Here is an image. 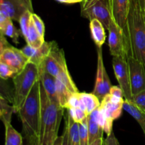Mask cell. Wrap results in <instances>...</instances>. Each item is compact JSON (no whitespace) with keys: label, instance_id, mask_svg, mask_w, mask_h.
I'll return each mask as SVG.
<instances>
[{"label":"cell","instance_id":"6da1fadb","mask_svg":"<svg viewBox=\"0 0 145 145\" xmlns=\"http://www.w3.org/2000/svg\"><path fill=\"white\" fill-rule=\"evenodd\" d=\"M17 114L22 124L25 145H38L41 127L40 81L34 85Z\"/></svg>","mask_w":145,"mask_h":145},{"label":"cell","instance_id":"7a4b0ae2","mask_svg":"<svg viewBox=\"0 0 145 145\" xmlns=\"http://www.w3.org/2000/svg\"><path fill=\"white\" fill-rule=\"evenodd\" d=\"M129 55L135 57L145 67V2L130 0L127 18Z\"/></svg>","mask_w":145,"mask_h":145},{"label":"cell","instance_id":"3957f363","mask_svg":"<svg viewBox=\"0 0 145 145\" xmlns=\"http://www.w3.org/2000/svg\"><path fill=\"white\" fill-rule=\"evenodd\" d=\"M40 102L41 127L38 145H53L58 137L65 108L50 99L41 82Z\"/></svg>","mask_w":145,"mask_h":145},{"label":"cell","instance_id":"277c9868","mask_svg":"<svg viewBox=\"0 0 145 145\" xmlns=\"http://www.w3.org/2000/svg\"><path fill=\"white\" fill-rule=\"evenodd\" d=\"M40 79L39 67L32 62H28L21 72L13 77L14 102L12 106L16 113L23 106L33 86Z\"/></svg>","mask_w":145,"mask_h":145},{"label":"cell","instance_id":"5b68a950","mask_svg":"<svg viewBox=\"0 0 145 145\" xmlns=\"http://www.w3.org/2000/svg\"><path fill=\"white\" fill-rule=\"evenodd\" d=\"M81 15L89 21L94 18L99 20L108 30L113 21L111 0H84Z\"/></svg>","mask_w":145,"mask_h":145},{"label":"cell","instance_id":"8992f818","mask_svg":"<svg viewBox=\"0 0 145 145\" xmlns=\"http://www.w3.org/2000/svg\"><path fill=\"white\" fill-rule=\"evenodd\" d=\"M5 35L1 34L0 41V61L9 65L15 70L16 73L21 72L30 62L29 59L22 52L8 43Z\"/></svg>","mask_w":145,"mask_h":145},{"label":"cell","instance_id":"52a82bcc","mask_svg":"<svg viewBox=\"0 0 145 145\" xmlns=\"http://www.w3.org/2000/svg\"><path fill=\"white\" fill-rule=\"evenodd\" d=\"M39 69L40 72L45 71L55 77H57L64 72H69L65 52L63 50L58 47L56 42L52 50L39 67Z\"/></svg>","mask_w":145,"mask_h":145},{"label":"cell","instance_id":"ba28073f","mask_svg":"<svg viewBox=\"0 0 145 145\" xmlns=\"http://www.w3.org/2000/svg\"><path fill=\"white\" fill-rule=\"evenodd\" d=\"M108 46L113 57L121 56L127 58L129 45L123 30L113 20L108 28Z\"/></svg>","mask_w":145,"mask_h":145},{"label":"cell","instance_id":"9c48e42d","mask_svg":"<svg viewBox=\"0 0 145 145\" xmlns=\"http://www.w3.org/2000/svg\"><path fill=\"white\" fill-rule=\"evenodd\" d=\"M112 64L119 86L123 91L125 100L131 101L133 95L127 58L121 56H114L112 59Z\"/></svg>","mask_w":145,"mask_h":145},{"label":"cell","instance_id":"30bf717a","mask_svg":"<svg viewBox=\"0 0 145 145\" xmlns=\"http://www.w3.org/2000/svg\"><path fill=\"white\" fill-rule=\"evenodd\" d=\"M97 72H96L94 88L92 93H94L101 101L105 96L110 93L112 85L103 64V52H102V48L101 47H97Z\"/></svg>","mask_w":145,"mask_h":145},{"label":"cell","instance_id":"8fae6325","mask_svg":"<svg viewBox=\"0 0 145 145\" xmlns=\"http://www.w3.org/2000/svg\"><path fill=\"white\" fill-rule=\"evenodd\" d=\"M33 12L31 0H0V16L19 21L26 11Z\"/></svg>","mask_w":145,"mask_h":145},{"label":"cell","instance_id":"7c38bea8","mask_svg":"<svg viewBox=\"0 0 145 145\" xmlns=\"http://www.w3.org/2000/svg\"><path fill=\"white\" fill-rule=\"evenodd\" d=\"M127 61L133 96L145 90V67L139 59L132 55H128Z\"/></svg>","mask_w":145,"mask_h":145},{"label":"cell","instance_id":"4fadbf2b","mask_svg":"<svg viewBox=\"0 0 145 145\" xmlns=\"http://www.w3.org/2000/svg\"><path fill=\"white\" fill-rule=\"evenodd\" d=\"M56 88L59 103L65 109L71 96L79 92L69 72H64L57 76Z\"/></svg>","mask_w":145,"mask_h":145},{"label":"cell","instance_id":"5bb4252c","mask_svg":"<svg viewBox=\"0 0 145 145\" xmlns=\"http://www.w3.org/2000/svg\"><path fill=\"white\" fill-rule=\"evenodd\" d=\"M55 43V41H51V42L45 41L43 44L38 48H33L31 45L27 44L21 49V50L29 59L30 62L35 64L38 67H40L47 56L52 50Z\"/></svg>","mask_w":145,"mask_h":145},{"label":"cell","instance_id":"9a60e30c","mask_svg":"<svg viewBox=\"0 0 145 145\" xmlns=\"http://www.w3.org/2000/svg\"><path fill=\"white\" fill-rule=\"evenodd\" d=\"M129 2H130V0H111L113 20L123 30L128 42V45L127 18L129 8ZM129 50H130V48H129Z\"/></svg>","mask_w":145,"mask_h":145},{"label":"cell","instance_id":"2e32d148","mask_svg":"<svg viewBox=\"0 0 145 145\" xmlns=\"http://www.w3.org/2000/svg\"><path fill=\"white\" fill-rule=\"evenodd\" d=\"M88 131H89V145H103V127L99 125L95 116L94 112L88 116Z\"/></svg>","mask_w":145,"mask_h":145},{"label":"cell","instance_id":"e0dca14e","mask_svg":"<svg viewBox=\"0 0 145 145\" xmlns=\"http://www.w3.org/2000/svg\"><path fill=\"white\" fill-rule=\"evenodd\" d=\"M123 103H114L110 100L108 94L101 101V106L99 107L109 118L115 120L121 116L123 110Z\"/></svg>","mask_w":145,"mask_h":145},{"label":"cell","instance_id":"ac0fdd59","mask_svg":"<svg viewBox=\"0 0 145 145\" xmlns=\"http://www.w3.org/2000/svg\"><path fill=\"white\" fill-rule=\"evenodd\" d=\"M40 81L50 99L55 103H59L57 93L56 77L50 74L49 73L45 72V71H42L40 72Z\"/></svg>","mask_w":145,"mask_h":145},{"label":"cell","instance_id":"d6986e66","mask_svg":"<svg viewBox=\"0 0 145 145\" xmlns=\"http://www.w3.org/2000/svg\"><path fill=\"white\" fill-rule=\"evenodd\" d=\"M10 18L0 16V31L1 34L9 37L16 44L18 43L19 37L22 36L21 30H18Z\"/></svg>","mask_w":145,"mask_h":145},{"label":"cell","instance_id":"ffe728a7","mask_svg":"<svg viewBox=\"0 0 145 145\" xmlns=\"http://www.w3.org/2000/svg\"><path fill=\"white\" fill-rule=\"evenodd\" d=\"M89 28L91 31L92 39L94 41L96 47L102 48L106 40V35L105 27L99 20L94 18L90 21Z\"/></svg>","mask_w":145,"mask_h":145},{"label":"cell","instance_id":"44dd1931","mask_svg":"<svg viewBox=\"0 0 145 145\" xmlns=\"http://www.w3.org/2000/svg\"><path fill=\"white\" fill-rule=\"evenodd\" d=\"M79 96L82 102L81 108L83 109L88 116L101 106V101L94 93L79 92Z\"/></svg>","mask_w":145,"mask_h":145},{"label":"cell","instance_id":"7402d4cb","mask_svg":"<svg viewBox=\"0 0 145 145\" xmlns=\"http://www.w3.org/2000/svg\"><path fill=\"white\" fill-rule=\"evenodd\" d=\"M123 110L136 120L141 127L145 135V112L137 107L132 101L125 100L123 103Z\"/></svg>","mask_w":145,"mask_h":145},{"label":"cell","instance_id":"603a6c76","mask_svg":"<svg viewBox=\"0 0 145 145\" xmlns=\"http://www.w3.org/2000/svg\"><path fill=\"white\" fill-rule=\"evenodd\" d=\"M64 117L67 119L68 123V130H69V137L70 145H80L79 123H76L72 119L67 110Z\"/></svg>","mask_w":145,"mask_h":145},{"label":"cell","instance_id":"cb8c5ba5","mask_svg":"<svg viewBox=\"0 0 145 145\" xmlns=\"http://www.w3.org/2000/svg\"><path fill=\"white\" fill-rule=\"evenodd\" d=\"M25 40L27 44L35 48H40L45 41V39L42 38L38 33V31L35 28V26L34 25L32 18H31V23H30L29 27H28V33H27Z\"/></svg>","mask_w":145,"mask_h":145},{"label":"cell","instance_id":"d4e9b609","mask_svg":"<svg viewBox=\"0 0 145 145\" xmlns=\"http://www.w3.org/2000/svg\"><path fill=\"white\" fill-rule=\"evenodd\" d=\"M5 144L4 145H24V139L18 132L14 128L11 124L6 125Z\"/></svg>","mask_w":145,"mask_h":145},{"label":"cell","instance_id":"484cf974","mask_svg":"<svg viewBox=\"0 0 145 145\" xmlns=\"http://www.w3.org/2000/svg\"><path fill=\"white\" fill-rule=\"evenodd\" d=\"M93 112L95 113V116H96L98 123L103 127L104 133H106L107 136L109 135L113 132V123L114 120L109 118L105 114L104 112L100 108V107L98 108Z\"/></svg>","mask_w":145,"mask_h":145},{"label":"cell","instance_id":"4316f807","mask_svg":"<svg viewBox=\"0 0 145 145\" xmlns=\"http://www.w3.org/2000/svg\"><path fill=\"white\" fill-rule=\"evenodd\" d=\"M0 118H1V121L3 122L4 125L11 123V116L13 113H15L14 111V106H11L8 105L7 100L5 98L1 96L0 99Z\"/></svg>","mask_w":145,"mask_h":145},{"label":"cell","instance_id":"83f0119b","mask_svg":"<svg viewBox=\"0 0 145 145\" xmlns=\"http://www.w3.org/2000/svg\"><path fill=\"white\" fill-rule=\"evenodd\" d=\"M32 14L33 12L31 11H26L21 16L20 18L19 23L20 24V30H21L22 36L25 38L26 37L27 33H28V27H29L30 23H31V18H32Z\"/></svg>","mask_w":145,"mask_h":145},{"label":"cell","instance_id":"f1b7e54d","mask_svg":"<svg viewBox=\"0 0 145 145\" xmlns=\"http://www.w3.org/2000/svg\"><path fill=\"white\" fill-rule=\"evenodd\" d=\"M80 145H89V131H88V117L79 123Z\"/></svg>","mask_w":145,"mask_h":145},{"label":"cell","instance_id":"f546056e","mask_svg":"<svg viewBox=\"0 0 145 145\" xmlns=\"http://www.w3.org/2000/svg\"><path fill=\"white\" fill-rule=\"evenodd\" d=\"M67 110L69 111V115L72 119L77 123H81L88 117V115L86 114V112L81 108H67Z\"/></svg>","mask_w":145,"mask_h":145},{"label":"cell","instance_id":"4dcf8cb0","mask_svg":"<svg viewBox=\"0 0 145 145\" xmlns=\"http://www.w3.org/2000/svg\"><path fill=\"white\" fill-rule=\"evenodd\" d=\"M16 74L15 70L9 65L0 61V77L2 80H7L8 78L14 77Z\"/></svg>","mask_w":145,"mask_h":145},{"label":"cell","instance_id":"1f68e13d","mask_svg":"<svg viewBox=\"0 0 145 145\" xmlns=\"http://www.w3.org/2000/svg\"><path fill=\"white\" fill-rule=\"evenodd\" d=\"M32 19L38 33L42 38L45 39V25H44L42 20L35 13L32 14Z\"/></svg>","mask_w":145,"mask_h":145},{"label":"cell","instance_id":"d6a6232c","mask_svg":"<svg viewBox=\"0 0 145 145\" xmlns=\"http://www.w3.org/2000/svg\"><path fill=\"white\" fill-rule=\"evenodd\" d=\"M131 101L137 107L145 112V90L133 96Z\"/></svg>","mask_w":145,"mask_h":145},{"label":"cell","instance_id":"836d02e7","mask_svg":"<svg viewBox=\"0 0 145 145\" xmlns=\"http://www.w3.org/2000/svg\"><path fill=\"white\" fill-rule=\"evenodd\" d=\"M81 107H82V102H81L80 96H79V92H78V93H74L72 96H71L67 103L65 109Z\"/></svg>","mask_w":145,"mask_h":145},{"label":"cell","instance_id":"e575fe53","mask_svg":"<svg viewBox=\"0 0 145 145\" xmlns=\"http://www.w3.org/2000/svg\"><path fill=\"white\" fill-rule=\"evenodd\" d=\"M65 118V117H64ZM62 145H70L69 137V130H68V123L67 119L65 118V129L62 135Z\"/></svg>","mask_w":145,"mask_h":145},{"label":"cell","instance_id":"d590c367","mask_svg":"<svg viewBox=\"0 0 145 145\" xmlns=\"http://www.w3.org/2000/svg\"><path fill=\"white\" fill-rule=\"evenodd\" d=\"M105 145H120L118 140L116 138L113 131L109 135L107 136L106 140H104Z\"/></svg>","mask_w":145,"mask_h":145},{"label":"cell","instance_id":"8d00e7d4","mask_svg":"<svg viewBox=\"0 0 145 145\" xmlns=\"http://www.w3.org/2000/svg\"><path fill=\"white\" fill-rule=\"evenodd\" d=\"M110 95L113 96H116V97L121 98V99H124V95H123V91L122 90L120 86H112L111 89L110 91Z\"/></svg>","mask_w":145,"mask_h":145},{"label":"cell","instance_id":"74e56055","mask_svg":"<svg viewBox=\"0 0 145 145\" xmlns=\"http://www.w3.org/2000/svg\"><path fill=\"white\" fill-rule=\"evenodd\" d=\"M62 135L58 136L57 138L55 140L53 145H62Z\"/></svg>","mask_w":145,"mask_h":145},{"label":"cell","instance_id":"f35d334b","mask_svg":"<svg viewBox=\"0 0 145 145\" xmlns=\"http://www.w3.org/2000/svg\"><path fill=\"white\" fill-rule=\"evenodd\" d=\"M67 4H75V3L82 2L84 0H66Z\"/></svg>","mask_w":145,"mask_h":145},{"label":"cell","instance_id":"ab89813d","mask_svg":"<svg viewBox=\"0 0 145 145\" xmlns=\"http://www.w3.org/2000/svg\"><path fill=\"white\" fill-rule=\"evenodd\" d=\"M144 2H145V0H144Z\"/></svg>","mask_w":145,"mask_h":145},{"label":"cell","instance_id":"60d3db41","mask_svg":"<svg viewBox=\"0 0 145 145\" xmlns=\"http://www.w3.org/2000/svg\"><path fill=\"white\" fill-rule=\"evenodd\" d=\"M103 145H105V144H103Z\"/></svg>","mask_w":145,"mask_h":145}]
</instances>
